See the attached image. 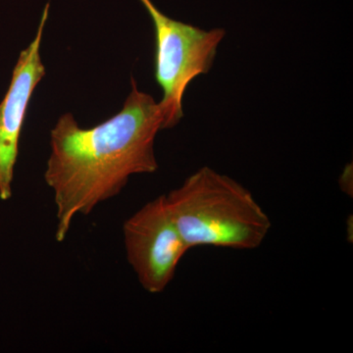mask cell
<instances>
[{"label":"cell","instance_id":"6da1fadb","mask_svg":"<svg viewBox=\"0 0 353 353\" xmlns=\"http://www.w3.org/2000/svg\"><path fill=\"white\" fill-rule=\"evenodd\" d=\"M132 90L123 108L105 122L88 129L65 113L50 132V155L44 180L57 208L55 239H66L77 215H88L101 202L118 196L129 179L158 169L154 143L163 130L159 103Z\"/></svg>","mask_w":353,"mask_h":353},{"label":"cell","instance_id":"7a4b0ae2","mask_svg":"<svg viewBox=\"0 0 353 353\" xmlns=\"http://www.w3.org/2000/svg\"><path fill=\"white\" fill-rule=\"evenodd\" d=\"M164 197L190 250H255L271 230L270 218L252 192L210 167H201Z\"/></svg>","mask_w":353,"mask_h":353},{"label":"cell","instance_id":"3957f363","mask_svg":"<svg viewBox=\"0 0 353 353\" xmlns=\"http://www.w3.org/2000/svg\"><path fill=\"white\" fill-rule=\"evenodd\" d=\"M153 23L155 34L154 76L163 97L158 102L163 116V130L172 129L183 117V101L196 77L209 73L218 48L226 37L222 28L202 30L172 19L152 0H139Z\"/></svg>","mask_w":353,"mask_h":353},{"label":"cell","instance_id":"277c9868","mask_svg":"<svg viewBox=\"0 0 353 353\" xmlns=\"http://www.w3.org/2000/svg\"><path fill=\"white\" fill-rule=\"evenodd\" d=\"M128 262L150 294L163 292L189 246L167 208L164 194L148 201L123 226Z\"/></svg>","mask_w":353,"mask_h":353},{"label":"cell","instance_id":"5b68a950","mask_svg":"<svg viewBox=\"0 0 353 353\" xmlns=\"http://www.w3.org/2000/svg\"><path fill=\"white\" fill-rule=\"evenodd\" d=\"M50 12L46 4L38 31L30 46L20 53L3 101L0 102V199L12 197L14 168L19 154L21 132L34 90L46 75L41 44Z\"/></svg>","mask_w":353,"mask_h":353}]
</instances>
